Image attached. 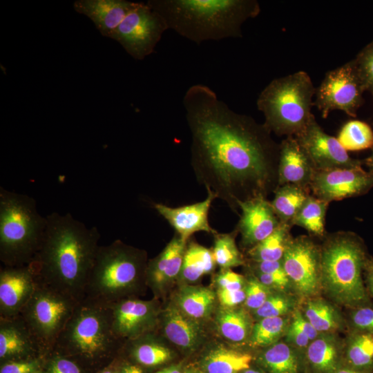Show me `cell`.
Here are the masks:
<instances>
[{
  "label": "cell",
  "mask_w": 373,
  "mask_h": 373,
  "mask_svg": "<svg viewBox=\"0 0 373 373\" xmlns=\"http://www.w3.org/2000/svg\"><path fill=\"white\" fill-rule=\"evenodd\" d=\"M253 270L277 276L287 277L283 265V261H253ZM288 278V277H287Z\"/></svg>",
  "instance_id": "49"
},
{
  "label": "cell",
  "mask_w": 373,
  "mask_h": 373,
  "mask_svg": "<svg viewBox=\"0 0 373 373\" xmlns=\"http://www.w3.org/2000/svg\"><path fill=\"white\" fill-rule=\"evenodd\" d=\"M39 353H42L39 346L19 315L0 318L1 360H32L28 357Z\"/></svg>",
  "instance_id": "20"
},
{
  "label": "cell",
  "mask_w": 373,
  "mask_h": 373,
  "mask_svg": "<svg viewBox=\"0 0 373 373\" xmlns=\"http://www.w3.org/2000/svg\"><path fill=\"white\" fill-rule=\"evenodd\" d=\"M308 155L315 171L361 166L352 158L337 138L326 133L314 115L306 128L294 136Z\"/></svg>",
  "instance_id": "14"
},
{
  "label": "cell",
  "mask_w": 373,
  "mask_h": 373,
  "mask_svg": "<svg viewBox=\"0 0 373 373\" xmlns=\"http://www.w3.org/2000/svg\"><path fill=\"white\" fill-rule=\"evenodd\" d=\"M328 205V202L310 194L294 218L292 226L301 227L313 236H324Z\"/></svg>",
  "instance_id": "35"
},
{
  "label": "cell",
  "mask_w": 373,
  "mask_h": 373,
  "mask_svg": "<svg viewBox=\"0 0 373 373\" xmlns=\"http://www.w3.org/2000/svg\"><path fill=\"white\" fill-rule=\"evenodd\" d=\"M290 321L288 317L264 318L253 325L249 338L253 347H269L285 335Z\"/></svg>",
  "instance_id": "36"
},
{
  "label": "cell",
  "mask_w": 373,
  "mask_h": 373,
  "mask_svg": "<svg viewBox=\"0 0 373 373\" xmlns=\"http://www.w3.org/2000/svg\"><path fill=\"white\" fill-rule=\"evenodd\" d=\"M254 276L274 291L285 292L292 287L287 277L277 276L254 271Z\"/></svg>",
  "instance_id": "47"
},
{
  "label": "cell",
  "mask_w": 373,
  "mask_h": 373,
  "mask_svg": "<svg viewBox=\"0 0 373 373\" xmlns=\"http://www.w3.org/2000/svg\"><path fill=\"white\" fill-rule=\"evenodd\" d=\"M353 60L365 91L373 95V40Z\"/></svg>",
  "instance_id": "40"
},
{
  "label": "cell",
  "mask_w": 373,
  "mask_h": 373,
  "mask_svg": "<svg viewBox=\"0 0 373 373\" xmlns=\"http://www.w3.org/2000/svg\"><path fill=\"white\" fill-rule=\"evenodd\" d=\"M342 365L373 373V334L350 330L343 342Z\"/></svg>",
  "instance_id": "26"
},
{
  "label": "cell",
  "mask_w": 373,
  "mask_h": 373,
  "mask_svg": "<svg viewBox=\"0 0 373 373\" xmlns=\"http://www.w3.org/2000/svg\"><path fill=\"white\" fill-rule=\"evenodd\" d=\"M162 327L166 337L184 350L193 351L202 342L203 329L199 323L175 305L168 306L164 310Z\"/></svg>",
  "instance_id": "24"
},
{
  "label": "cell",
  "mask_w": 373,
  "mask_h": 373,
  "mask_svg": "<svg viewBox=\"0 0 373 373\" xmlns=\"http://www.w3.org/2000/svg\"><path fill=\"white\" fill-rule=\"evenodd\" d=\"M215 300L216 294L209 288L185 285L176 295L175 305L186 315L197 321L211 314Z\"/></svg>",
  "instance_id": "27"
},
{
  "label": "cell",
  "mask_w": 373,
  "mask_h": 373,
  "mask_svg": "<svg viewBox=\"0 0 373 373\" xmlns=\"http://www.w3.org/2000/svg\"><path fill=\"white\" fill-rule=\"evenodd\" d=\"M216 199L213 193L207 191V198L200 202L178 207L162 203H154L153 207L175 230L183 240L188 242L190 237L198 231L217 233L209 222V212L213 201Z\"/></svg>",
  "instance_id": "18"
},
{
  "label": "cell",
  "mask_w": 373,
  "mask_h": 373,
  "mask_svg": "<svg viewBox=\"0 0 373 373\" xmlns=\"http://www.w3.org/2000/svg\"><path fill=\"white\" fill-rule=\"evenodd\" d=\"M79 302L38 284L19 316L42 352H52L57 339Z\"/></svg>",
  "instance_id": "9"
},
{
  "label": "cell",
  "mask_w": 373,
  "mask_h": 373,
  "mask_svg": "<svg viewBox=\"0 0 373 373\" xmlns=\"http://www.w3.org/2000/svg\"><path fill=\"white\" fill-rule=\"evenodd\" d=\"M291 320L305 332L311 341L314 340L320 334L305 318L300 309H296L292 312Z\"/></svg>",
  "instance_id": "50"
},
{
  "label": "cell",
  "mask_w": 373,
  "mask_h": 373,
  "mask_svg": "<svg viewBox=\"0 0 373 373\" xmlns=\"http://www.w3.org/2000/svg\"><path fill=\"white\" fill-rule=\"evenodd\" d=\"M46 227L28 195L0 187V260L3 266L28 265L37 252Z\"/></svg>",
  "instance_id": "8"
},
{
  "label": "cell",
  "mask_w": 373,
  "mask_h": 373,
  "mask_svg": "<svg viewBox=\"0 0 373 373\" xmlns=\"http://www.w3.org/2000/svg\"><path fill=\"white\" fill-rule=\"evenodd\" d=\"M245 292L246 298L244 303L247 309L254 312L265 302L274 291L253 276L247 280Z\"/></svg>",
  "instance_id": "41"
},
{
  "label": "cell",
  "mask_w": 373,
  "mask_h": 373,
  "mask_svg": "<svg viewBox=\"0 0 373 373\" xmlns=\"http://www.w3.org/2000/svg\"><path fill=\"white\" fill-rule=\"evenodd\" d=\"M146 4L169 29L197 44L241 37L242 24L260 12L256 0H149Z\"/></svg>",
  "instance_id": "3"
},
{
  "label": "cell",
  "mask_w": 373,
  "mask_h": 373,
  "mask_svg": "<svg viewBox=\"0 0 373 373\" xmlns=\"http://www.w3.org/2000/svg\"><path fill=\"white\" fill-rule=\"evenodd\" d=\"M365 92L354 60L328 71L316 88L313 106L325 119L333 111L355 117L363 104Z\"/></svg>",
  "instance_id": "10"
},
{
  "label": "cell",
  "mask_w": 373,
  "mask_h": 373,
  "mask_svg": "<svg viewBox=\"0 0 373 373\" xmlns=\"http://www.w3.org/2000/svg\"><path fill=\"white\" fill-rule=\"evenodd\" d=\"M150 334L126 341L128 352L140 365L157 367L164 364L172 358L171 350Z\"/></svg>",
  "instance_id": "31"
},
{
  "label": "cell",
  "mask_w": 373,
  "mask_h": 373,
  "mask_svg": "<svg viewBox=\"0 0 373 373\" xmlns=\"http://www.w3.org/2000/svg\"><path fill=\"white\" fill-rule=\"evenodd\" d=\"M183 371L181 365H172L157 371L155 373H182Z\"/></svg>",
  "instance_id": "54"
},
{
  "label": "cell",
  "mask_w": 373,
  "mask_h": 373,
  "mask_svg": "<svg viewBox=\"0 0 373 373\" xmlns=\"http://www.w3.org/2000/svg\"><path fill=\"white\" fill-rule=\"evenodd\" d=\"M238 206L241 215L236 229L246 247L250 249L263 240L280 223L271 202L263 195L239 202Z\"/></svg>",
  "instance_id": "17"
},
{
  "label": "cell",
  "mask_w": 373,
  "mask_h": 373,
  "mask_svg": "<svg viewBox=\"0 0 373 373\" xmlns=\"http://www.w3.org/2000/svg\"><path fill=\"white\" fill-rule=\"evenodd\" d=\"M365 164L368 167V171L373 175V146L372 147V154L365 160Z\"/></svg>",
  "instance_id": "56"
},
{
  "label": "cell",
  "mask_w": 373,
  "mask_h": 373,
  "mask_svg": "<svg viewBox=\"0 0 373 373\" xmlns=\"http://www.w3.org/2000/svg\"><path fill=\"white\" fill-rule=\"evenodd\" d=\"M286 342L300 352H305L311 341L305 332L292 320L285 334Z\"/></svg>",
  "instance_id": "46"
},
{
  "label": "cell",
  "mask_w": 373,
  "mask_h": 373,
  "mask_svg": "<svg viewBox=\"0 0 373 373\" xmlns=\"http://www.w3.org/2000/svg\"><path fill=\"white\" fill-rule=\"evenodd\" d=\"M164 19L146 3L138 2L115 30L112 39L119 42L134 59L152 54L168 30Z\"/></svg>",
  "instance_id": "11"
},
{
  "label": "cell",
  "mask_w": 373,
  "mask_h": 373,
  "mask_svg": "<svg viewBox=\"0 0 373 373\" xmlns=\"http://www.w3.org/2000/svg\"><path fill=\"white\" fill-rule=\"evenodd\" d=\"M238 233L236 229L228 233H216L214 236V245L212 250L216 265L222 269H228L245 263L243 256L236 244V236Z\"/></svg>",
  "instance_id": "38"
},
{
  "label": "cell",
  "mask_w": 373,
  "mask_h": 373,
  "mask_svg": "<svg viewBox=\"0 0 373 373\" xmlns=\"http://www.w3.org/2000/svg\"><path fill=\"white\" fill-rule=\"evenodd\" d=\"M242 373H264V372L260 370L249 367L248 369L243 370Z\"/></svg>",
  "instance_id": "57"
},
{
  "label": "cell",
  "mask_w": 373,
  "mask_h": 373,
  "mask_svg": "<svg viewBox=\"0 0 373 373\" xmlns=\"http://www.w3.org/2000/svg\"><path fill=\"white\" fill-rule=\"evenodd\" d=\"M220 334L234 343H242L249 338L253 325L248 313L243 309L222 308L216 315Z\"/></svg>",
  "instance_id": "33"
},
{
  "label": "cell",
  "mask_w": 373,
  "mask_h": 373,
  "mask_svg": "<svg viewBox=\"0 0 373 373\" xmlns=\"http://www.w3.org/2000/svg\"><path fill=\"white\" fill-rule=\"evenodd\" d=\"M46 218L44 236L29 266L38 284L80 302L99 247V231L69 213L52 212Z\"/></svg>",
  "instance_id": "2"
},
{
  "label": "cell",
  "mask_w": 373,
  "mask_h": 373,
  "mask_svg": "<svg viewBox=\"0 0 373 373\" xmlns=\"http://www.w3.org/2000/svg\"><path fill=\"white\" fill-rule=\"evenodd\" d=\"M37 283L29 266L6 267L0 270V318L19 316L33 294Z\"/></svg>",
  "instance_id": "16"
},
{
  "label": "cell",
  "mask_w": 373,
  "mask_h": 373,
  "mask_svg": "<svg viewBox=\"0 0 373 373\" xmlns=\"http://www.w3.org/2000/svg\"><path fill=\"white\" fill-rule=\"evenodd\" d=\"M118 373H144L138 365L125 363L120 366Z\"/></svg>",
  "instance_id": "52"
},
{
  "label": "cell",
  "mask_w": 373,
  "mask_h": 373,
  "mask_svg": "<svg viewBox=\"0 0 373 373\" xmlns=\"http://www.w3.org/2000/svg\"><path fill=\"white\" fill-rule=\"evenodd\" d=\"M316 88L309 74L300 70L273 79L256 101L265 117L264 125L278 136H296L303 131L312 113Z\"/></svg>",
  "instance_id": "7"
},
{
  "label": "cell",
  "mask_w": 373,
  "mask_h": 373,
  "mask_svg": "<svg viewBox=\"0 0 373 373\" xmlns=\"http://www.w3.org/2000/svg\"><path fill=\"white\" fill-rule=\"evenodd\" d=\"M299 352L288 343L278 341L267 347L258 361L266 373H303L305 361Z\"/></svg>",
  "instance_id": "25"
},
{
  "label": "cell",
  "mask_w": 373,
  "mask_h": 373,
  "mask_svg": "<svg viewBox=\"0 0 373 373\" xmlns=\"http://www.w3.org/2000/svg\"><path fill=\"white\" fill-rule=\"evenodd\" d=\"M365 285L370 297L373 298V257L368 255L363 268Z\"/></svg>",
  "instance_id": "51"
},
{
  "label": "cell",
  "mask_w": 373,
  "mask_h": 373,
  "mask_svg": "<svg viewBox=\"0 0 373 373\" xmlns=\"http://www.w3.org/2000/svg\"><path fill=\"white\" fill-rule=\"evenodd\" d=\"M343 342L334 333L320 334L305 352L309 373H335L342 365Z\"/></svg>",
  "instance_id": "23"
},
{
  "label": "cell",
  "mask_w": 373,
  "mask_h": 373,
  "mask_svg": "<svg viewBox=\"0 0 373 373\" xmlns=\"http://www.w3.org/2000/svg\"><path fill=\"white\" fill-rule=\"evenodd\" d=\"M315 169L304 148L294 137L279 144L277 186L295 184L310 189Z\"/></svg>",
  "instance_id": "19"
},
{
  "label": "cell",
  "mask_w": 373,
  "mask_h": 373,
  "mask_svg": "<svg viewBox=\"0 0 373 373\" xmlns=\"http://www.w3.org/2000/svg\"><path fill=\"white\" fill-rule=\"evenodd\" d=\"M303 314L319 333H334L344 321L336 307L318 297L307 299Z\"/></svg>",
  "instance_id": "30"
},
{
  "label": "cell",
  "mask_w": 373,
  "mask_h": 373,
  "mask_svg": "<svg viewBox=\"0 0 373 373\" xmlns=\"http://www.w3.org/2000/svg\"><path fill=\"white\" fill-rule=\"evenodd\" d=\"M335 373H367L361 371H358L354 369H352L350 367L341 365L336 372Z\"/></svg>",
  "instance_id": "55"
},
{
  "label": "cell",
  "mask_w": 373,
  "mask_h": 373,
  "mask_svg": "<svg viewBox=\"0 0 373 373\" xmlns=\"http://www.w3.org/2000/svg\"><path fill=\"white\" fill-rule=\"evenodd\" d=\"M310 189L295 184L278 186L271 202L273 209L281 222L289 224L310 195Z\"/></svg>",
  "instance_id": "29"
},
{
  "label": "cell",
  "mask_w": 373,
  "mask_h": 373,
  "mask_svg": "<svg viewBox=\"0 0 373 373\" xmlns=\"http://www.w3.org/2000/svg\"><path fill=\"white\" fill-rule=\"evenodd\" d=\"M212 250L190 242L186 247L179 277L186 283H194L215 269Z\"/></svg>",
  "instance_id": "32"
},
{
  "label": "cell",
  "mask_w": 373,
  "mask_h": 373,
  "mask_svg": "<svg viewBox=\"0 0 373 373\" xmlns=\"http://www.w3.org/2000/svg\"><path fill=\"white\" fill-rule=\"evenodd\" d=\"M252 356L225 347H217L204 356L202 368L204 373H238L250 367Z\"/></svg>",
  "instance_id": "28"
},
{
  "label": "cell",
  "mask_w": 373,
  "mask_h": 373,
  "mask_svg": "<svg viewBox=\"0 0 373 373\" xmlns=\"http://www.w3.org/2000/svg\"><path fill=\"white\" fill-rule=\"evenodd\" d=\"M191 133V165L197 181L236 213L238 203L274 191L279 144L264 124L231 110L208 86L183 97Z\"/></svg>",
  "instance_id": "1"
},
{
  "label": "cell",
  "mask_w": 373,
  "mask_h": 373,
  "mask_svg": "<svg viewBox=\"0 0 373 373\" xmlns=\"http://www.w3.org/2000/svg\"><path fill=\"white\" fill-rule=\"evenodd\" d=\"M296 300L285 292L274 291L256 310L254 316L260 320L264 318L285 316L296 308Z\"/></svg>",
  "instance_id": "39"
},
{
  "label": "cell",
  "mask_w": 373,
  "mask_h": 373,
  "mask_svg": "<svg viewBox=\"0 0 373 373\" xmlns=\"http://www.w3.org/2000/svg\"><path fill=\"white\" fill-rule=\"evenodd\" d=\"M122 343L115 332L109 306L85 298L77 303L52 352L91 364L108 361Z\"/></svg>",
  "instance_id": "6"
},
{
  "label": "cell",
  "mask_w": 373,
  "mask_h": 373,
  "mask_svg": "<svg viewBox=\"0 0 373 373\" xmlns=\"http://www.w3.org/2000/svg\"><path fill=\"white\" fill-rule=\"evenodd\" d=\"M146 253L116 240L99 245L90 272L84 298L106 305L133 298L146 283Z\"/></svg>",
  "instance_id": "5"
},
{
  "label": "cell",
  "mask_w": 373,
  "mask_h": 373,
  "mask_svg": "<svg viewBox=\"0 0 373 373\" xmlns=\"http://www.w3.org/2000/svg\"><path fill=\"white\" fill-rule=\"evenodd\" d=\"M337 140L347 151L372 149L373 131L366 122L350 120L342 126Z\"/></svg>",
  "instance_id": "37"
},
{
  "label": "cell",
  "mask_w": 373,
  "mask_h": 373,
  "mask_svg": "<svg viewBox=\"0 0 373 373\" xmlns=\"http://www.w3.org/2000/svg\"><path fill=\"white\" fill-rule=\"evenodd\" d=\"M41 369L39 359L8 361L3 363L0 373H33Z\"/></svg>",
  "instance_id": "45"
},
{
  "label": "cell",
  "mask_w": 373,
  "mask_h": 373,
  "mask_svg": "<svg viewBox=\"0 0 373 373\" xmlns=\"http://www.w3.org/2000/svg\"><path fill=\"white\" fill-rule=\"evenodd\" d=\"M217 296L220 304L225 308H233L244 303L246 298L245 287L239 290L218 289Z\"/></svg>",
  "instance_id": "48"
},
{
  "label": "cell",
  "mask_w": 373,
  "mask_h": 373,
  "mask_svg": "<svg viewBox=\"0 0 373 373\" xmlns=\"http://www.w3.org/2000/svg\"><path fill=\"white\" fill-rule=\"evenodd\" d=\"M187 242L177 233L162 252L148 262L146 283L160 291L180 276Z\"/></svg>",
  "instance_id": "22"
},
{
  "label": "cell",
  "mask_w": 373,
  "mask_h": 373,
  "mask_svg": "<svg viewBox=\"0 0 373 373\" xmlns=\"http://www.w3.org/2000/svg\"><path fill=\"white\" fill-rule=\"evenodd\" d=\"M373 187V175L362 166L315 171L310 184L312 195L328 203L359 196Z\"/></svg>",
  "instance_id": "13"
},
{
  "label": "cell",
  "mask_w": 373,
  "mask_h": 373,
  "mask_svg": "<svg viewBox=\"0 0 373 373\" xmlns=\"http://www.w3.org/2000/svg\"><path fill=\"white\" fill-rule=\"evenodd\" d=\"M48 364V373H82L80 365L75 360L56 352Z\"/></svg>",
  "instance_id": "43"
},
{
  "label": "cell",
  "mask_w": 373,
  "mask_h": 373,
  "mask_svg": "<svg viewBox=\"0 0 373 373\" xmlns=\"http://www.w3.org/2000/svg\"><path fill=\"white\" fill-rule=\"evenodd\" d=\"M182 373H197V372H195L193 370H184Z\"/></svg>",
  "instance_id": "58"
},
{
  "label": "cell",
  "mask_w": 373,
  "mask_h": 373,
  "mask_svg": "<svg viewBox=\"0 0 373 373\" xmlns=\"http://www.w3.org/2000/svg\"><path fill=\"white\" fill-rule=\"evenodd\" d=\"M215 283L218 288V289L236 291L245 288L247 280L242 275L228 269H222L217 274Z\"/></svg>",
  "instance_id": "44"
},
{
  "label": "cell",
  "mask_w": 373,
  "mask_h": 373,
  "mask_svg": "<svg viewBox=\"0 0 373 373\" xmlns=\"http://www.w3.org/2000/svg\"><path fill=\"white\" fill-rule=\"evenodd\" d=\"M291 225L281 222L266 238L250 248L248 255L253 261L281 260L289 241Z\"/></svg>",
  "instance_id": "34"
},
{
  "label": "cell",
  "mask_w": 373,
  "mask_h": 373,
  "mask_svg": "<svg viewBox=\"0 0 373 373\" xmlns=\"http://www.w3.org/2000/svg\"><path fill=\"white\" fill-rule=\"evenodd\" d=\"M320 249L322 290L349 309L371 303L362 276L368 254L361 238L352 232L335 233Z\"/></svg>",
  "instance_id": "4"
},
{
  "label": "cell",
  "mask_w": 373,
  "mask_h": 373,
  "mask_svg": "<svg viewBox=\"0 0 373 373\" xmlns=\"http://www.w3.org/2000/svg\"><path fill=\"white\" fill-rule=\"evenodd\" d=\"M119 363L115 359L108 365L102 368L98 373H118L120 367H118Z\"/></svg>",
  "instance_id": "53"
},
{
  "label": "cell",
  "mask_w": 373,
  "mask_h": 373,
  "mask_svg": "<svg viewBox=\"0 0 373 373\" xmlns=\"http://www.w3.org/2000/svg\"><path fill=\"white\" fill-rule=\"evenodd\" d=\"M285 271L296 294L305 299L322 291L321 249L308 236L292 238L282 259Z\"/></svg>",
  "instance_id": "12"
},
{
  "label": "cell",
  "mask_w": 373,
  "mask_h": 373,
  "mask_svg": "<svg viewBox=\"0 0 373 373\" xmlns=\"http://www.w3.org/2000/svg\"><path fill=\"white\" fill-rule=\"evenodd\" d=\"M108 306L115 332L124 343L150 333L156 324L157 309L153 300L133 297Z\"/></svg>",
  "instance_id": "15"
},
{
  "label": "cell",
  "mask_w": 373,
  "mask_h": 373,
  "mask_svg": "<svg viewBox=\"0 0 373 373\" xmlns=\"http://www.w3.org/2000/svg\"><path fill=\"white\" fill-rule=\"evenodd\" d=\"M349 323L351 330L373 334V306L371 303L350 309Z\"/></svg>",
  "instance_id": "42"
},
{
  "label": "cell",
  "mask_w": 373,
  "mask_h": 373,
  "mask_svg": "<svg viewBox=\"0 0 373 373\" xmlns=\"http://www.w3.org/2000/svg\"><path fill=\"white\" fill-rule=\"evenodd\" d=\"M33 373H46V372L44 370H38V371H37L35 372H33Z\"/></svg>",
  "instance_id": "59"
},
{
  "label": "cell",
  "mask_w": 373,
  "mask_h": 373,
  "mask_svg": "<svg viewBox=\"0 0 373 373\" xmlns=\"http://www.w3.org/2000/svg\"><path fill=\"white\" fill-rule=\"evenodd\" d=\"M138 2L124 0H78L75 11L90 18L103 36L112 37L115 30Z\"/></svg>",
  "instance_id": "21"
}]
</instances>
